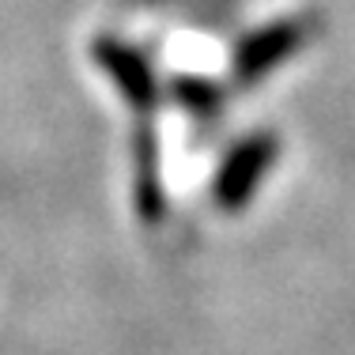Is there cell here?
Wrapping results in <instances>:
<instances>
[{"mask_svg": "<svg viewBox=\"0 0 355 355\" xmlns=\"http://www.w3.org/2000/svg\"><path fill=\"white\" fill-rule=\"evenodd\" d=\"M276 159V140L272 137H246L231 155L223 159L219 166V178H216V205L223 212H239V208L250 205L253 189L261 185L265 171L272 166Z\"/></svg>", "mask_w": 355, "mask_h": 355, "instance_id": "cell-1", "label": "cell"}, {"mask_svg": "<svg viewBox=\"0 0 355 355\" xmlns=\"http://www.w3.org/2000/svg\"><path fill=\"white\" fill-rule=\"evenodd\" d=\"M98 57L110 64V72L117 76V83L125 87V95H129L132 103H137V106H148L151 103V80H148V69L140 64V57L114 53V49H98Z\"/></svg>", "mask_w": 355, "mask_h": 355, "instance_id": "cell-2", "label": "cell"}, {"mask_svg": "<svg viewBox=\"0 0 355 355\" xmlns=\"http://www.w3.org/2000/svg\"><path fill=\"white\" fill-rule=\"evenodd\" d=\"M137 200L144 219H159L163 216V185H159V171H155V151H151L148 137L140 144V182H137Z\"/></svg>", "mask_w": 355, "mask_h": 355, "instance_id": "cell-3", "label": "cell"}, {"mask_svg": "<svg viewBox=\"0 0 355 355\" xmlns=\"http://www.w3.org/2000/svg\"><path fill=\"white\" fill-rule=\"evenodd\" d=\"M291 42H295V31H291V27H272V31H265L261 49H242L239 72H242V76H257L261 69H268L272 61H280Z\"/></svg>", "mask_w": 355, "mask_h": 355, "instance_id": "cell-4", "label": "cell"}]
</instances>
